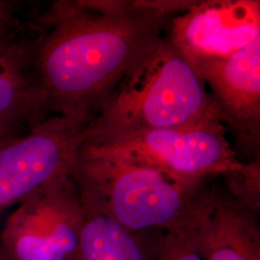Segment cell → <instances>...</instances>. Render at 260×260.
<instances>
[{
	"label": "cell",
	"mask_w": 260,
	"mask_h": 260,
	"mask_svg": "<svg viewBox=\"0 0 260 260\" xmlns=\"http://www.w3.org/2000/svg\"><path fill=\"white\" fill-rule=\"evenodd\" d=\"M187 2L59 1L34 22V75L47 118H93Z\"/></svg>",
	"instance_id": "1"
},
{
	"label": "cell",
	"mask_w": 260,
	"mask_h": 260,
	"mask_svg": "<svg viewBox=\"0 0 260 260\" xmlns=\"http://www.w3.org/2000/svg\"><path fill=\"white\" fill-rule=\"evenodd\" d=\"M223 113L195 68L168 36L135 66L94 114L88 138L183 128Z\"/></svg>",
	"instance_id": "2"
},
{
	"label": "cell",
	"mask_w": 260,
	"mask_h": 260,
	"mask_svg": "<svg viewBox=\"0 0 260 260\" xmlns=\"http://www.w3.org/2000/svg\"><path fill=\"white\" fill-rule=\"evenodd\" d=\"M72 177L78 188L100 199L112 217L134 233L188 226L209 190L204 183H184L155 168L82 151Z\"/></svg>",
	"instance_id": "3"
},
{
	"label": "cell",
	"mask_w": 260,
	"mask_h": 260,
	"mask_svg": "<svg viewBox=\"0 0 260 260\" xmlns=\"http://www.w3.org/2000/svg\"><path fill=\"white\" fill-rule=\"evenodd\" d=\"M80 151L155 168L188 184H203L206 177L216 175L234 179L256 168L238 160L220 119L183 128L92 137L86 140Z\"/></svg>",
	"instance_id": "4"
},
{
	"label": "cell",
	"mask_w": 260,
	"mask_h": 260,
	"mask_svg": "<svg viewBox=\"0 0 260 260\" xmlns=\"http://www.w3.org/2000/svg\"><path fill=\"white\" fill-rule=\"evenodd\" d=\"M90 116H52L0 147V217L56 180L72 177Z\"/></svg>",
	"instance_id": "5"
},
{
	"label": "cell",
	"mask_w": 260,
	"mask_h": 260,
	"mask_svg": "<svg viewBox=\"0 0 260 260\" xmlns=\"http://www.w3.org/2000/svg\"><path fill=\"white\" fill-rule=\"evenodd\" d=\"M83 210L72 177L56 180L19 204L0 235L9 260H78Z\"/></svg>",
	"instance_id": "6"
},
{
	"label": "cell",
	"mask_w": 260,
	"mask_h": 260,
	"mask_svg": "<svg viewBox=\"0 0 260 260\" xmlns=\"http://www.w3.org/2000/svg\"><path fill=\"white\" fill-rule=\"evenodd\" d=\"M168 37L191 64L233 55L260 37L255 0L195 2L175 16Z\"/></svg>",
	"instance_id": "7"
},
{
	"label": "cell",
	"mask_w": 260,
	"mask_h": 260,
	"mask_svg": "<svg viewBox=\"0 0 260 260\" xmlns=\"http://www.w3.org/2000/svg\"><path fill=\"white\" fill-rule=\"evenodd\" d=\"M223 113V121L240 139L255 147L259 142L260 37L223 59L192 64Z\"/></svg>",
	"instance_id": "8"
},
{
	"label": "cell",
	"mask_w": 260,
	"mask_h": 260,
	"mask_svg": "<svg viewBox=\"0 0 260 260\" xmlns=\"http://www.w3.org/2000/svg\"><path fill=\"white\" fill-rule=\"evenodd\" d=\"M255 209L233 195L209 190L186 229L205 260H260Z\"/></svg>",
	"instance_id": "9"
},
{
	"label": "cell",
	"mask_w": 260,
	"mask_h": 260,
	"mask_svg": "<svg viewBox=\"0 0 260 260\" xmlns=\"http://www.w3.org/2000/svg\"><path fill=\"white\" fill-rule=\"evenodd\" d=\"M0 20V116L29 131L47 120L34 75L36 29Z\"/></svg>",
	"instance_id": "10"
},
{
	"label": "cell",
	"mask_w": 260,
	"mask_h": 260,
	"mask_svg": "<svg viewBox=\"0 0 260 260\" xmlns=\"http://www.w3.org/2000/svg\"><path fill=\"white\" fill-rule=\"evenodd\" d=\"M77 189L83 210L78 260H152L140 233L124 229L91 192Z\"/></svg>",
	"instance_id": "11"
},
{
	"label": "cell",
	"mask_w": 260,
	"mask_h": 260,
	"mask_svg": "<svg viewBox=\"0 0 260 260\" xmlns=\"http://www.w3.org/2000/svg\"><path fill=\"white\" fill-rule=\"evenodd\" d=\"M152 260H205L189 231L179 229L163 233L153 252Z\"/></svg>",
	"instance_id": "12"
},
{
	"label": "cell",
	"mask_w": 260,
	"mask_h": 260,
	"mask_svg": "<svg viewBox=\"0 0 260 260\" xmlns=\"http://www.w3.org/2000/svg\"><path fill=\"white\" fill-rule=\"evenodd\" d=\"M22 131L28 132L19 128V126L15 125L11 121L0 116V147L9 143L10 141L23 135Z\"/></svg>",
	"instance_id": "13"
},
{
	"label": "cell",
	"mask_w": 260,
	"mask_h": 260,
	"mask_svg": "<svg viewBox=\"0 0 260 260\" xmlns=\"http://www.w3.org/2000/svg\"><path fill=\"white\" fill-rule=\"evenodd\" d=\"M10 17H11V15H10L8 3L4 2V1H0V20L7 19Z\"/></svg>",
	"instance_id": "14"
},
{
	"label": "cell",
	"mask_w": 260,
	"mask_h": 260,
	"mask_svg": "<svg viewBox=\"0 0 260 260\" xmlns=\"http://www.w3.org/2000/svg\"><path fill=\"white\" fill-rule=\"evenodd\" d=\"M0 260H9L6 257V255L3 253V251H1V249H0Z\"/></svg>",
	"instance_id": "15"
}]
</instances>
